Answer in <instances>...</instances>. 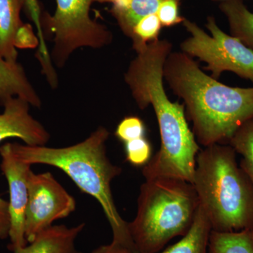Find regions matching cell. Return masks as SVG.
<instances>
[{"instance_id":"cell-1","label":"cell","mask_w":253,"mask_h":253,"mask_svg":"<svg viewBox=\"0 0 253 253\" xmlns=\"http://www.w3.org/2000/svg\"><path fill=\"white\" fill-rule=\"evenodd\" d=\"M163 78L184 101L194 135L205 147L229 143L240 126L253 118V87L219 83L182 51L168 56Z\"/></svg>"},{"instance_id":"cell-2","label":"cell","mask_w":253,"mask_h":253,"mask_svg":"<svg viewBox=\"0 0 253 253\" xmlns=\"http://www.w3.org/2000/svg\"><path fill=\"white\" fill-rule=\"evenodd\" d=\"M110 133L100 126L84 140L72 146L53 148L10 143L18 159L27 164L47 165L59 168L83 192L99 203L109 221L113 244L136 253L128 226L115 204L111 190L112 181L122 172L108 157L106 142Z\"/></svg>"},{"instance_id":"cell-3","label":"cell","mask_w":253,"mask_h":253,"mask_svg":"<svg viewBox=\"0 0 253 253\" xmlns=\"http://www.w3.org/2000/svg\"><path fill=\"white\" fill-rule=\"evenodd\" d=\"M231 146L200 150L192 185L213 231L253 229V188Z\"/></svg>"},{"instance_id":"cell-4","label":"cell","mask_w":253,"mask_h":253,"mask_svg":"<svg viewBox=\"0 0 253 253\" xmlns=\"http://www.w3.org/2000/svg\"><path fill=\"white\" fill-rule=\"evenodd\" d=\"M199 208L191 183L172 178L146 180L140 187L136 217L128 223L136 253L160 252L174 238L185 235Z\"/></svg>"},{"instance_id":"cell-5","label":"cell","mask_w":253,"mask_h":253,"mask_svg":"<svg viewBox=\"0 0 253 253\" xmlns=\"http://www.w3.org/2000/svg\"><path fill=\"white\" fill-rule=\"evenodd\" d=\"M93 3L94 0H56L54 14L42 16V30L52 37L50 57L56 68L64 67L76 50L101 49L112 42V33L91 18Z\"/></svg>"},{"instance_id":"cell-6","label":"cell","mask_w":253,"mask_h":253,"mask_svg":"<svg viewBox=\"0 0 253 253\" xmlns=\"http://www.w3.org/2000/svg\"><path fill=\"white\" fill-rule=\"evenodd\" d=\"M183 24L191 36L181 43V51L207 63L205 69L211 71V77L217 80L224 71H230L253 83V51L221 31L214 18L209 16L206 23L211 36L186 18Z\"/></svg>"},{"instance_id":"cell-7","label":"cell","mask_w":253,"mask_h":253,"mask_svg":"<svg viewBox=\"0 0 253 253\" xmlns=\"http://www.w3.org/2000/svg\"><path fill=\"white\" fill-rule=\"evenodd\" d=\"M28 201L25 237L31 242L55 221L67 217L76 209V201L51 172L28 174Z\"/></svg>"},{"instance_id":"cell-8","label":"cell","mask_w":253,"mask_h":253,"mask_svg":"<svg viewBox=\"0 0 253 253\" xmlns=\"http://www.w3.org/2000/svg\"><path fill=\"white\" fill-rule=\"evenodd\" d=\"M0 168L9 186V249L15 252L28 244L25 237V219L28 201V174L31 166L15 156L9 142L0 146Z\"/></svg>"},{"instance_id":"cell-9","label":"cell","mask_w":253,"mask_h":253,"mask_svg":"<svg viewBox=\"0 0 253 253\" xmlns=\"http://www.w3.org/2000/svg\"><path fill=\"white\" fill-rule=\"evenodd\" d=\"M0 113V146L9 138H18L29 146H45L50 134L41 123L32 116L29 103L12 97L2 104Z\"/></svg>"},{"instance_id":"cell-10","label":"cell","mask_w":253,"mask_h":253,"mask_svg":"<svg viewBox=\"0 0 253 253\" xmlns=\"http://www.w3.org/2000/svg\"><path fill=\"white\" fill-rule=\"evenodd\" d=\"M19 97L31 106L41 108L42 100L20 63L6 61L0 53V104Z\"/></svg>"},{"instance_id":"cell-11","label":"cell","mask_w":253,"mask_h":253,"mask_svg":"<svg viewBox=\"0 0 253 253\" xmlns=\"http://www.w3.org/2000/svg\"><path fill=\"white\" fill-rule=\"evenodd\" d=\"M84 226V223L73 227L52 225L14 253H73L76 239Z\"/></svg>"},{"instance_id":"cell-12","label":"cell","mask_w":253,"mask_h":253,"mask_svg":"<svg viewBox=\"0 0 253 253\" xmlns=\"http://www.w3.org/2000/svg\"><path fill=\"white\" fill-rule=\"evenodd\" d=\"M23 0H0V53L6 61L17 63L15 38L23 26L21 11Z\"/></svg>"},{"instance_id":"cell-13","label":"cell","mask_w":253,"mask_h":253,"mask_svg":"<svg viewBox=\"0 0 253 253\" xmlns=\"http://www.w3.org/2000/svg\"><path fill=\"white\" fill-rule=\"evenodd\" d=\"M211 222L204 211L199 208L192 225L180 241L156 253H208Z\"/></svg>"},{"instance_id":"cell-14","label":"cell","mask_w":253,"mask_h":253,"mask_svg":"<svg viewBox=\"0 0 253 253\" xmlns=\"http://www.w3.org/2000/svg\"><path fill=\"white\" fill-rule=\"evenodd\" d=\"M219 8L227 18L231 36L253 51V13L241 0H225Z\"/></svg>"},{"instance_id":"cell-15","label":"cell","mask_w":253,"mask_h":253,"mask_svg":"<svg viewBox=\"0 0 253 253\" xmlns=\"http://www.w3.org/2000/svg\"><path fill=\"white\" fill-rule=\"evenodd\" d=\"M163 0H129L123 6H113L111 14L123 33L130 39L133 29L143 18L156 14Z\"/></svg>"},{"instance_id":"cell-16","label":"cell","mask_w":253,"mask_h":253,"mask_svg":"<svg viewBox=\"0 0 253 253\" xmlns=\"http://www.w3.org/2000/svg\"><path fill=\"white\" fill-rule=\"evenodd\" d=\"M208 253H253V229L211 231Z\"/></svg>"},{"instance_id":"cell-17","label":"cell","mask_w":253,"mask_h":253,"mask_svg":"<svg viewBox=\"0 0 253 253\" xmlns=\"http://www.w3.org/2000/svg\"><path fill=\"white\" fill-rule=\"evenodd\" d=\"M229 143L241 156L240 166L253 188V118L240 126Z\"/></svg>"},{"instance_id":"cell-18","label":"cell","mask_w":253,"mask_h":253,"mask_svg":"<svg viewBox=\"0 0 253 253\" xmlns=\"http://www.w3.org/2000/svg\"><path fill=\"white\" fill-rule=\"evenodd\" d=\"M24 6L29 18L34 23L38 37L39 38V49L37 53V57L41 63L42 68L49 69L52 67L50 54L45 44L44 32L42 26V14L38 0H23Z\"/></svg>"},{"instance_id":"cell-19","label":"cell","mask_w":253,"mask_h":253,"mask_svg":"<svg viewBox=\"0 0 253 253\" xmlns=\"http://www.w3.org/2000/svg\"><path fill=\"white\" fill-rule=\"evenodd\" d=\"M161 26L162 25L156 14L149 15L141 19L133 29L131 40L134 49L136 51L150 42L158 40Z\"/></svg>"},{"instance_id":"cell-20","label":"cell","mask_w":253,"mask_h":253,"mask_svg":"<svg viewBox=\"0 0 253 253\" xmlns=\"http://www.w3.org/2000/svg\"><path fill=\"white\" fill-rule=\"evenodd\" d=\"M126 159L134 166H146L149 162L152 154V148L145 137L134 139L125 143Z\"/></svg>"},{"instance_id":"cell-21","label":"cell","mask_w":253,"mask_h":253,"mask_svg":"<svg viewBox=\"0 0 253 253\" xmlns=\"http://www.w3.org/2000/svg\"><path fill=\"white\" fill-rule=\"evenodd\" d=\"M115 134L119 140L124 143L145 137V126L140 118L129 116L118 124Z\"/></svg>"},{"instance_id":"cell-22","label":"cell","mask_w":253,"mask_h":253,"mask_svg":"<svg viewBox=\"0 0 253 253\" xmlns=\"http://www.w3.org/2000/svg\"><path fill=\"white\" fill-rule=\"evenodd\" d=\"M179 1L180 0H163L156 13L162 26L170 27L183 23L184 18L179 14Z\"/></svg>"},{"instance_id":"cell-23","label":"cell","mask_w":253,"mask_h":253,"mask_svg":"<svg viewBox=\"0 0 253 253\" xmlns=\"http://www.w3.org/2000/svg\"><path fill=\"white\" fill-rule=\"evenodd\" d=\"M15 46L16 49H33L39 46V38L29 23H23L18 30L15 38Z\"/></svg>"},{"instance_id":"cell-24","label":"cell","mask_w":253,"mask_h":253,"mask_svg":"<svg viewBox=\"0 0 253 253\" xmlns=\"http://www.w3.org/2000/svg\"><path fill=\"white\" fill-rule=\"evenodd\" d=\"M9 201L0 198V240L9 238Z\"/></svg>"},{"instance_id":"cell-25","label":"cell","mask_w":253,"mask_h":253,"mask_svg":"<svg viewBox=\"0 0 253 253\" xmlns=\"http://www.w3.org/2000/svg\"><path fill=\"white\" fill-rule=\"evenodd\" d=\"M92 253H135L130 250L120 246V245L113 244L104 245L99 246L97 249H95Z\"/></svg>"},{"instance_id":"cell-26","label":"cell","mask_w":253,"mask_h":253,"mask_svg":"<svg viewBox=\"0 0 253 253\" xmlns=\"http://www.w3.org/2000/svg\"><path fill=\"white\" fill-rule=\"evenodd\" d=\"M94 1L96 3H101V4L111 3L113 6H120L126 4L129 0H94Z\"/></svg>"},{"instance_id":"cell-27","label":"cell","mask_w":253,"mask_h":253,"mask_svg":"<svg viewBox=\"0 0 253 253\" xmlns=\"http://www.w3.org/2000/svg\"><path fill=\"white\" fill-rule=\"evenodd\" d=\"M82 253L77 252V251H75V252H74V253Z\"/></svg>"}]
</instances>
